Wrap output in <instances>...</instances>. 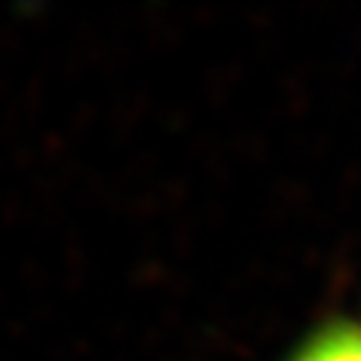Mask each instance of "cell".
Here are the masks:
<instances>
[{"label": "cell", "mask_w": 361, "mask_h": 361, "mask_svg": "<svg viewBox=\"0 0 361 361\" xmlns=\"http://www.w3.org/2000/svg\"><path fill=\"white\" fill-rule=\"evenodd\" d=\"M283 361H361V322L331 316L304 334Z\"/></svg>", "instance_id": "cell-1"}]
</instances>
